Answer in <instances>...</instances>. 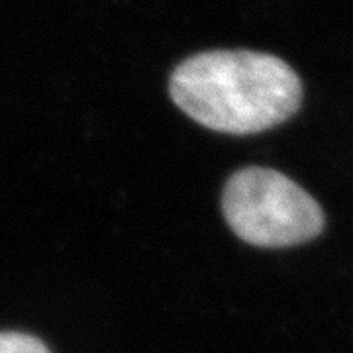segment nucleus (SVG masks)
Here are the masks:
<instances>
[{
    "instance_id": "f257e3e1",
    "label": "nucleus",
    "mask_w": 353,
    "mask_h": 353,
    "mask_svg": "<svg viewBox=\"0 0 353 353\" xmlns=\"http://www.w3.org/2000/svg\"><path fill=\"white\" fill-rule=\"evenodd\" d=\"M169 92L194 122L236 136L287 122L303 102V83L290 65L248 50L192 55L173 71Z\"/></svg>"
},
{
    "instance_id": "f03ea898",
    "label": "nucleus",
    "mask_w": 353,
    "mask_h": 353,
    "mask_svg": "<svg viewBox=\"0 0 353 353\" xmlns=\"http://www.w3.org/2000/svg\"><path fill=\"white\" fill-rule=\"evenodd\" d=\"M222 210L232 232L257 248H290L324 232V210L292 179L245 167L228 179Z\"/></svg>"
},
{
    "instance_id": "7ed1b4c3",
    "label": "nucleus",
    "mask_w": 353,
    "mask_h": 353,
    "mask_svg": "<svg viewBox=\"0 0 353 353\" xmlns=\"http://www.w3.org/2000/svg\"><path fill=\"white\" fill-rule=\"evenodd\" d=\"M0 353H50L43 341L18 332H0Z\"/></svg>"
}]
</instances>
